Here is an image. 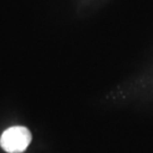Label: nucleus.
Masks as SVG:
<instances>
[{"instance_id":"obj_1","label":"nucleus","mask_w":153,"mask_h":153,"mask_svg":"<svg viewBox=\"0 0 153 153\" xmlns=\"http://www.w3.org/2000/svg\"><path fill=\"white\" fill-rule=\"evenodd\" d=\"M31 140V131L26 127L14 126L2 133L0 137V145L8 153H22L27 149Z\"/></svg>"}]
</instances>
